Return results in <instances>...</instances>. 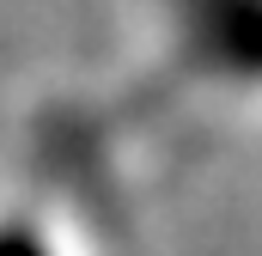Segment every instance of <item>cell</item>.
I'll return each instance as SVG.
<instances>
[{"label":"cell","mask_w":262,"mask_h":256,"mask_svg":"<svg viewBox=\"0 0 262 256\" xmlns=\"http://www.w3.org/2000/svg\"><path fill=\"white\" fill-rule=\"evenodd\" d=\"M0 256H67L55 226L31 207H0Z\"/></svg>","instance_id":"1"}]
</instances>
